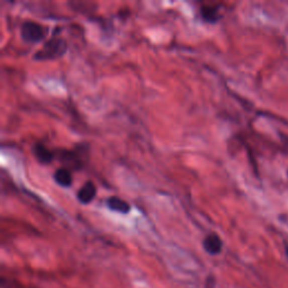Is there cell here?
<instances>
[{
    "label": "cell",
    "mask_w": 288,
    "mask_h": 288,
    "mask_svg": "<svg viewBox=\"0 0 288 288\" xmlns=\"http://www.w3.org/2000/svg\"><path fill=\"white\" fill-rule=\"evenodd\" d=\"M67 51V42L61 37H51L43 46L35 52L34 59L37 61H48L61 58Z\"/></svg>",
    "instance_id": "1"
},
{
    "label": "cell",
    "mask_w": 288,
    "mask_h": 288,
    "mask_svg": "<svg viewBox=\"0 0 288 288\" xmlns=\"http://www.w3.org/2000/svg\"><path fill=\"white\" fill-rule=\"evenodd\" d=\"M46 27L33 21H26L21 26L22 39L28 43H37L46 35Z\"/></svg>",
    "instance_id": "2"
},
{
    "label": "cell",
    "mask_w": 288,
    "mask_h": 288,
    "mask_svg": "<svg viewBox=\"0 0 288 288\" xmlns=\"http://www.w3.org/2000/svg\"><path fill=\"white\" fill-rule=\"evenodd\" d=\"M203 247H204L207 253L215 256V254H219L222 251L223 242H222L221 238L216 233H211L206 235V238L203 241Z\"/></svg>",
    "instance_id": "3"
},
{
    "label": "cell",
    "mask_w": 288,
    "mask_h": 288,
    "mask_svg": "<svg viewBox=\"0 0 288 288\" xmlns=\"http://www.w3.org/2000/svg\"><path fill=\"white\" fill-rule=\"evenodd\" d=\"M96 194H97L96 185L91 180H88L80 187V189L78 190L77 194V197L79 202L82 203V204H89V203L93 201Z\"/></svg>",
    "instance_id": "4"
},
{
    "label": "cell",
    "mask_w": 288,
    "mask_h": 288,
    "mask_svg": "<svg viewBox=\"0 0 288 288\" xmlns=\"http://www.w3.org/2000/svg\"><path fill=\"white\" fill-rule=\"evenodd\" d=\"M108 209L121 214H127L131 211V205L126 201L117 196H112L107 201Z\"/></svg>",
    "instance_id": "5"
},
{
    "label": "cell",
    "mask_w": 288,
    "mask_h": 288,
    "mask_svg": "<svg viewBox=\"0 0 288 288\" xmlns=\"http://www.w3.org/2000/svg\"><path fill=\"white\" fill-rule=\"evenodd\" d=\"M53 178L55 182L62 187H70L72 185V174L65 168H59L56 170Z\"/></svg>",
    "instance_id": "6"
},
{
    "label": "cell",
    "mask_w": 288,
    "mask_h": 288,
    "mask_svg": "<svg viewBox=\"0 0 288 288\" xmlns=\"http://www.w3.org/2000/svg\"><path fill=\"white\" fill-rule=\"evenodd\" d=\"M34 153L36 159L42 163H49L53 159V153L43 144H36L34 146Z\"/></svg>",
    "instance_id": "7"
},
{
    "label": "cell",
    "mask_w": 288,
    "mask_h": 288,
    "mask_svg": "<svg viewBox=\"0 0 288 288\" xmlns=\"http://www.w3.org/2000/svg\"><path fill=\"white\" fill-rule=\"evenodd\" d=\"M201 13H202V17L204 18L206 22L214 23L217 21V9L216 8H212L210 6L203 7Z\"/></svg>",
    "instance_id": "8"
},
{
    "label": "cell",
    "mask_w": 288,
    "mask_h": 288,
    "mask_svg": "<svg viewBox=\"0 0 288 288\" xmlns=\"http://www.w3.org/2000/svg\"><path fill=\"white\" fill-rule=\"evenodd\" d=\"M285 250H286V256L288 258V244H285Z\"/></svg>",
    "instance_id": "9"
}]
</instances>
